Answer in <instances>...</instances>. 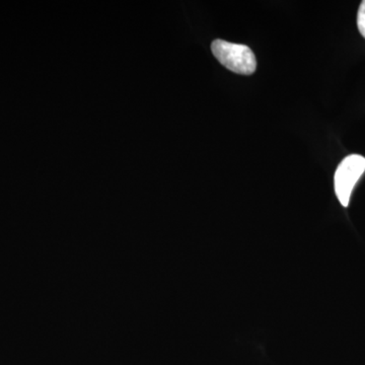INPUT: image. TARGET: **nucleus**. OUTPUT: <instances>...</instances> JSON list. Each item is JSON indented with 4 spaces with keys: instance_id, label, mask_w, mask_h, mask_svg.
I'll use <instances>...</instances> for the list:
<instances>
[{
    "instance_id": "obj_1",
    "label": "nucleus",
    "mask_w": 365,
    "mask_h": 365,
    "mask_svg": "<svg viewBox=\"0 0 365 365\" xmlns=\"http://www.w3.org/2000/svg\"><path fill=\"white\" fill-rule=\"evenodd\" d=\"M211 50L215 58L235 73L251 76L256 71V57L248 46L218 39L213 41Z\"/></svg>"
},
{
    "instance_id": "obj_2",
    "label": "nucleus",
    "mask_w": 365,
    "mask_h": 365,
    "mask_svg": "<svg viewBox=\"0 0 365 365\" xmlns=\"http://www.w3.org/2000/svg\"><path fill=\"white\" fill-rule=\"evenodd\" d=\"M365 172V158L359 155H348L336 170L334 177L335 193L341 205L347 207L355 185Z\"/></svg>"
},
{
    "instance_id": "obj_3",
    "label": "nucleus",
    "mask_w": 365,
    "mask_h": 365,
    "mask_svg": "<svg viewBox=\"0 0 365 365\" xmlns=\"http://www.w3.org/2000/svg\"><path fill=\"white\" fill-rule=\"evenodd\" d=\"M357 26L360 34L365 38V0L360 4L359 14H357Z\"/></svg>"
}]
</instances>
